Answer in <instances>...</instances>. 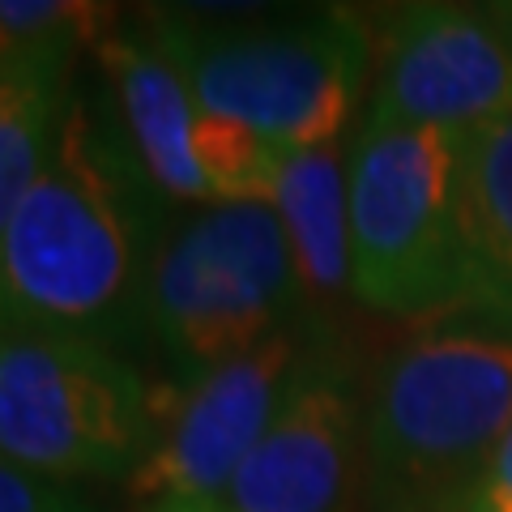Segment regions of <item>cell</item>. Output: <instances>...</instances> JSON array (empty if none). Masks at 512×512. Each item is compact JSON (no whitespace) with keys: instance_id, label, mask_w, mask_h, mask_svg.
Segmentation results:
<instances>
[{"instance_id":"6da1fadb","label":"cell","mask_w":512,"mask_h":512,"mask_svg":"<svg viewBox=\"0 0 512 512\" xmlns=\"http://www.w3.org/2000/svg\"><path fill=\"white\" fill-rule=\"evenodd\" d=\"M154 184L86 99L64 111L56 146L0 239V325L103 338L146 299Z\"/></svg>"},{"instance_id":"7a4b0ae2","label":"cell","mask_w":512,"mask_h":512,"mask_svg":"<svg viewBox=\"0 0 512 512\" xmlns=\"http://www.w3.org/2000/svg\"><path fill=\"white\" fill-rule=\"evenodd\" d=\"M512 427V333L444 325L380 367L367 410L376 512H466Z\"/></svg>"},{"instance_id":"3957f363","label":"cell","mask_w":512,"mask_h":512,"mask_svg":"<svg viewBox=\"0 0 512 512\" xmlns=\"http://www.w3.org/2000/svg\"><path fill=\"white\" fill-rule=\"evenodd\" d=\"M201 116L252 128L282 154L333 146L372 64L367 22L312 13L282 22L150 18Z\"/></svg>"},{"instance_id":"277c9868","label":"cell","mask_w":512,"mask_h":512,"mask_svg":"<svg viewBox=\"0 0 512 512\" xmlns=\"http://www.w3.org/2000/svg\"><path fill=\"white\" fill-rule=\"evenodd\" d=\"M154 431L146 376L103 338L0 325V461L64 487L133 478Z\"/></svg>"},{"instance_id":"5b68a950","label":"cell","mask_w":512,"mask_h":512,"mask_svg":"<svg viewBox=\"0 0 512 512\" xmlns=\"http://www.w3.org/2000/svg\"><path fill=\"white\" fill-rule=\"evenodd\" d=\"M453 133L363 116L346 154L350 295L384 316L466 308Z\"/></svg>"},{"instance_id":"8992f818","label":"cell","mask_w":512,"mask_h":512,"mask_svg":"<svg viewBox=\"0 0 512 512\" xmlns=\"http://www.w3.org/2000/svg\"><path fill=\"white\" fill-rule=\"evenodd\" d=\"M299 299L278 210L235 201L205 205L163 235L150 256L141 312L175 363L210 372L291 329Z\"/></svg>"},{"instance_id":"52a82bcc","label":"cell","mask_w":512,"mask_h":512,"mask_svg":"<svg viewBox=\"0 0 512 512\" xmlns=\"http://www.w3.org/2000/svg\"><path fill=\"white\" fill-rule=\"evenodd\" d=\"M372 120L470 133L512 116V43L491 9L397 5L367 22Z\"/></svg>"},{"instance_id":"ba28073f","label":"cell","mask_w":512,"mask_h":512,"mask_svg":"<svg viewBox=\"0 0 512 512\" xmlns=\"http://www.w3.org/2000/svg\"><path fill=\"white\" fill-rule=\"evenodd\" d=\"M299 355L295 329H282L248 355L201 372L175 414L154 431L128 491L146 500H222L274 423Z\"/></svg>"},{"instance_id":"9c48e42d","label":"cell","mask_w":512,"mask_h":512,"mask_svg":"<svg viewBox=\"0 0 512 512\" xmlns=\"http://www.w3.org/2000/svg\"><path fill=\"white\" fill-rule=\"evenodd\" d=\"M359 457V402L325 346H303L274 423L222 491L227 512H338Z\"/></svg>"},{"instance_id":"30bf717a","label":"cell","mask_w":512,"mask_h":512,"mask_svg":"<svg viewBox=\"0 0 512 512\" xmlns=\"http://www.w3.org/2000/svg\"><path fill=\"white\" fill-rule=\"evenodd\" d=\"M99 60L120 103L124 141L146 171L154 192L175 201H205L214 205L210 184L192 154L201 111L192 103L180 64L171 60L163 39L150 30H111L99 43Z\"/></svg>"},{"instance_id":"8fae6325","label":"cell","mask_w":512,"mask_h":512,"mask_svg":"<svg viewBox=\"0 0 512 512\" xmlns=\"http://www.w3.org/2000/svg\"><path fill=\"white\" fill-rule=\"evenodd\" d=\"M466 312L512 333V116L453 137Z\"/></svg>"},{"instance_id":"7c38bea8","label":"cell","mask_w":512,"mask_h":512,"mask_svg":"<svg viewBox=\"0 0 512 512\" xmlns=\"http://www.w3.org/2000/svg\"><path fill=\"white\" fill-rule=\"evenodd\" d=\"M82 39H47L0 52V239L39 180L73 103V56Z\"/></svg>"},{"instance_id":"4fadbf2b","label":"cell","mask_w":512,"mask_h":512,"mask_svg":"<svg viewBox=\"0 0 512 512\" xmlns=\"http://www.w3.org/2000/svg\"><path fill=\"white\" fill-rule=\"evenodd\" d=\"M274 210L295 256L299 291L329 303L350 291V184L346 158L333 146L286 154Z\"/></svg>"},{"instance_id":"5bb4252c","label":"cell","mask_w":512,"mask_h":512,"mask_svg":"<svg viewBox=\"0 0 512 512\" xmlns=\"http://www.w3.org/2000/svg\"><path fill=\"white\" fill-rule=\"evenodd\" d=\"M192 154H197V167L205 184H210L214 205H235V201L274 205V188L286 154L269 146L265 137H256L252 128L201 116L197 133H192Z\"/></svg>"},{"instance_id":"9a60e30c","label":"cell","mask_w":512,"mask_h":512,"mask_svg":"<svg viewBox=\"0 0 512 512\" xmlns=\"http://www.w3.org/2000/svg\"><path fill=\"white\" fill-rule=\"evenodd\" d=\"M116 26V9L90 0H0V52L47 39H90Z\"/></svg>"},{"instance_id":"2e32d148","label":"cell","mask_w":512,"mask_h":512,"mask_svg":"<svg viewBox=\"0 0 512 512\" xmlns=\"http://www.w3.org/2000/svg\"><path fill=\"white\" fill-rule=\"evenodd\" d=\"M0 512H94L64 483H47L39 474H26L9 461H0Z\"/></svg>"},{"instance_id":"e0dca14e","label":"cell","mask_w":512,"mask_h":512,"mask_svg":"<svg viewBox=\"0 0 512 512\" xmlns=\"http://www.w3.org/2000/svg\"><path fill=\"white\" fill-rule=\"evenodd\" d=\"M466 512H512V427L500 440V448H495V457L487 461Z\"/></svg>"},{"instance_id":"ac0fdd59","label":"cell","mask_w":512,"mask_h":512,"mask_svg":"<svg viewBox=\"0 0 512 512\" xmlns=\"http://www.w3.org/2000/svg\"><path fill=\"white\" fill-rule=\"evenodd\" d=\"M146 512H227L222 500H150Z\"/></svg>"},{"instance_id":"d6986e66","label":"cell","mask_w":512,"mask_h":512,"mask_svg":"<svg viewBox=\"0 0 512 512\" xmlns=\"http://www.w3.org/2000/svg\"><path fill=\"white\" fill-rule=\"evenodd\" d=\"M491 18L500 22V30H504V39L512 43V5H500V9H491Z\"/></svg>"}]
</instances>
